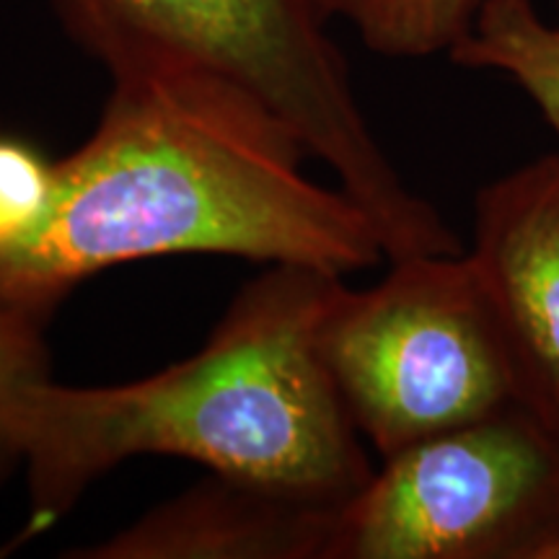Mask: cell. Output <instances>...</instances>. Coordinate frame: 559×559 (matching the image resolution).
Masks as SVG:
<instances>
[{"instance_id": "6da1fadb", "label": "cell", "mask_w": 559, "mask_h": 559, "mask_svg": "<svg viewBox=\"0 0 559 559\" xmlns=\"http://www.w3.org/2000/svg\"><path fill=\"white\" fill-rule=\"evenodd\" d=\"M107 73L96 130L55 160L37 218L0 243V309L45 326L83 280L156 257L226 254L342 277L386 260L358 202L306 177L309 153L249 91L174 58Z\"/></svg>"}, {"instance_id": "7a4b0ae2", "label": "cell", "mask_w": 559, "mask_h": 559, "mask_svg": "<svg viewBox=\"0 0 559 559\" xmlns=\"http://www.w3.org/2000/svg\"><path fill=\"white\" fill-rule=\"evenodd\" d=\"M342 283L326 270L270 264L192 358L117 386L39 383L21 425L29 515L11 549L135 456L190 459L321 506L353 498L373 466L319 345Z\"/></svg>"}, {"instance_id": "3957f363", "label": "cell", "mask_w": 559, "mask_h": 559, "mask_svg": "<svg viewBox=\"0 0 559 559\" xmlns=\"http://www.w3.org/2000/svg\"><path fill=\"white\" fill-rule=\"evenodd\" d=\"M68 37L104 68L174 58L257 96L368 215L389 262L464 249L391 164L313 0H52Z\"/></svg>"}, {"instance_id": "277c9868", "label": "cell", "mask_w": 559, "mask_h": 559, "mask_svg": "<svg viewBox=\"0 0 559 559\" xmlns=\"http://www.w3.org/2000/svg\"><path fill=\"white\" fill-rule=\"evenodd\" d=\"M389 264L366 290L342 283L319 332L340 400L381 459L519 404L466 251Z\"/></svg>"}, {"instance_id": "5b68a950", "label": "cell", "mask_w": 559, "mask_h": 559, "mask_svg": "<svg viewBox=\"0 0 559 559\" xmlns=\"http://www.w3.org/2000/svg\"><path fill=\"white\" fill-rule=\"evenodd\" d=\"M381 461L324 559H542L559 534V438L521 404Z\"/></svg>"}, {"instance_id": "8992f818", "label": "cell", "mask_w": 559, "mask_h": 559, "mask_svg": "<svg viewBox=\"0 0 559 559\" xmlns=\"http://www.w3.org/2000/svg\"><path fill=\"white\" fill-rule=\"evenodd\" d=\"M466 257L506 342L519 404L559 438V153L481 187Z\"/></svg>"}, {"instance_id": "52a82bcc", "label": "cell", "mask_w": 559, "mask_h": 559, "mask_svg": "<svg viewBox=\"0 0 559 559\" xmlns=\"http://www.w3.org/2000/svg\"><path fill=\"white\" fill-rule=\"evenodd\" d=\"M337 506L210 474L73 559H324Z\"/></svg>"}, {"instance_id": "ba28073f", "label": "cell", "mask_w": 559, "mask_h": 559, "mask_svg": "<svg viewBox=\"0 0 559 559\" xmlns=\"http://www.w3.org/2000/svg\"><path fill=\"white\" fill-rule=\"evenodd\" d=\"M449 58L461 68L506 75L559 138V0L551 19L534 0H487Z\"/></svg>"}, {"instance_id": "9c48e42d", "label": "cell", "mask_w": 559, "mask_h": 559, "mask_svg": "<svg viewBox=\"0 0 559 559\" xmlns=\"http://www.w3.org/2000/svg\"><path fill=\"white\" fill-rule=\"evenodd\" d=\"M326 19H342L383 58L449 55L469 34L487 0H313Z\"/></svg>"}, {"instance_id": "30bf717a", "label": "cell", "mask_w": 559, "mask_h": 559, "mask_svg": "<svg viewBox=\"0 0 559 559\" xmlns=\"http://www.w3.org/2000/svg\"><path fill=\"white\" fill-rule=\"evenodd\" d=\"M45 381H50V358L41 340V324L0 309V481L21 466L26 402Z\"/></svg>"}, {"instance_id": "8fae6325", "label": "cell", "mask_w": 559, "mask_h": 559, "mask_svg": "<svg viewBox=\"0 0 559 559\" xmlns=\"http://www.w3.org/2000/svg\"><path fill=\"white\" fill-rule=\"evenodd\" d=\"M55 160L26 140L0 135V243L11 241L45 207Z\"/></svg>"}, {"instance_id": "7c38bea8", "label": "cell", "mask_w": 559, "mask_h": 559, "mask_svg": "<svg viewBox=\"0 0 559 559\" xmlns=\"http://www.w3.org/2000/svg\"><path fill=\"white\" fill-rule=\"evenodd\" d=\"M542 559H559V534L555 536V539L549 542V547L544 549V555H542Z\"/></svg>"}]
</instances>
